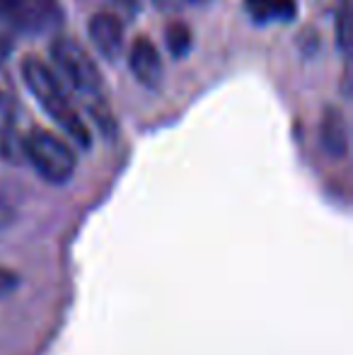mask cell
Returning a JSON list of instances; mask_svg holds the SVG:
<instances>
[{
	"label": "cell",
	"mask_w": 353,
	"mask_h": 355,
	"mask_svg": "<svg viewBox=\"0 0 353 355\" xmlns=\"http://www.w3.org/2000/svg\"><path fill=\"white\" fill-rule=\"evenodd\" d=\"M22 78H24V83H27L29 92L34 94V99L44 107V112H46L73 141L80 145V148H89L92 138H89L85 121H83L80 114L76 112V107L71 104L68 94L63 92L56 75L49 71L39 58L29 56L22 61Z\"/></svg>",
	"instance_id": "6da1fadb"
},
{
	"label": "cell",
	"mask_w": 353,
	"mask_h": 355,
	"mask_svg": "<svg viewBox=\"0 0 353 355\" xmlns=\"http://www.w3.org/2000/svg\"><path fill=\"white\" fill-rule=\"evenodd\" d=\"M22 153L37 174L49 184H66L76 174L78 157L71 145L51 131H29L22 141Z\"/></svg>",
	"instance_id": "7a4b0ae2"
},
{
	"label": "cell",
	"mask_w": 353,
	"mask_h": 355,
	"mask_svg": "<svg viewBox=\"0 0 353 355\" xmlns=\"http://www.w3.org/2000/svg\"><path fill=\"white\" fill-rule=\"evenodd\" d=\"M51 56L78 92L102 94L104 83H102V75H99L97 63H94V58L89 56L76 39L58 37L51 44Z\"/></svg>",
	"instance_id": "3957f363"
},
{
	"label": "cell",
	"mask_w": 353,
	"mask_h": 355,
	"mask_svg": "<svg viewBox=\"0 0 353 355\" xmlns=\"http://www.w3.org/2000/svg\"><path fill=\"white\" fill-rule=\"evenodd\" d=\"M0 19L27 34H44L61 27L63 10L56 0H0Z\"/></svg>",
	"instance_id": "277c9868"
},
{
	"label": "cell",
	"mask_w": 353,
	"mask_h": 355,
	"mask_svg": "<svg viewBox=\"0 0 353 355\" xmlns=\"http://www.w3.org/2000/svg\"><path fill=\"white\" fill-rule=\"evenodd\" d=\"M89 39L107 61H117L123 51V24L117 15L97 12L89 19Z\"/></svg>",
	"instance_id": "5b68a950"
},
{
	"label": "cell",
	"mask_w": 353,
	"mask_h": 355,
	"mask_svg": "<svg viewBox=\"0 0 353 355\" xmlns=\"http://www.w3.org/2000/svg\"><path fill=\"white\" fill-rule=\"evenodd\" d=\"M128 66H131L133 75L141 85L155 89L162 83V61L157 53L155 44L148 37H138L128 53Z\"/></svg>",
	"instance_id": "8992f818"
},
{
	"label": "cell",
	"mask_w": 353,
	"mask_h": 355,
	"mask_svg": "<svg viewBox=\"0 0 353 355\" xmlns=\"http://www.w3.org/2000/svg\"><path fill=\"white\" fill-rule=\"evenodd\" d=\"M320 138L327 155H332L336 159L346 157V153H349V126H346L344 114L336 107H329L325 112V116H322Z\"/></svg>",
	"instance_id": "52a82bcc"
},
{
	"label": "cell",
	"mask_w": 353,
	"mask_h": 355,
	"mask_svg": "<svg viewBox=\"0 0 353 355\" xmlns=\"http://www.w3.org/2000/svg\"><path fill=\"white\" fill-rule=\"evenodd\" d=\"M247 12L259 24L266 22H288L298 10L295 0H245Z\"/></svg>",
	"instance_id": "ba28073f"
},
{
	"label": "cell",
	"mask_w": 353,
	"mask_h": 355,
	"mask_svg": "<svg viewBox=\"0 0 353 355\" xmlns=\"http://www.w3.org/2000/svg\"><path fill=\"white\" fill-rule=\"evenodd\" d=\"M165 42L172 56H184L191 49V29L184 22H172L165 29Z\"/></svg>",
	"instance_id": "9c48e42d"
},
{
	"label": "cell",
	"mask_w": 353,
	"mask_h": 355,
	"mask_svg": "<svg viewBox=\"0 0 353 355\" xmlns=\"http://www.w3.org/2000/svg\"><path fill=\"white\" fill-rule=\"evenodd\" d=\"M336 34H339V46L344 53L351 51V10L349 5L339 10L336 15Z\"/></svg>",
	"instance_id": "30bf717a"
},
{
	"label": "cell",
	"mask_w": 353,
	"mask_h": 355,
	"mask_svg": "<svg viewBox=\"0 0 353 355\" xmlns=\"http://www.w3.org/2000/svg\"><path fill=\"white\" fill-rule=\"evenodd\" d=\"M19 285V278L15 271H10V268H5L3 263H0V295H8L12 293L15 288Z\"/></svg>",
	"instance_id": "8fae6325"
},
{
	"label": "cell",
	"mask_w": 353,
	"mask_h": 355,
	"mask_svg": "<svg viewBox=\"0 0 353 355\" xmlns=\"http://www.w3.org/2000/svg\"><path fill=\"white\" fill-rule=\"evenodd\" d=\"M15 215H17V213H15L12 203H10L3 193H0V227H8V225H12Z\"/></svg>",
	"instance_id": "7c38bea8"
},
{
	"label": "cell",
	"mask_w": 353,
	"mask_h": 355,
	"mask_svg": "<svg viewBox=\"0 0 353 355\" xmlns=\"http://www.w3.org/2000/svg\"><path fill=\"white\" fill-rule=\"evenodd\" d=\"M201 3H208V0H155V5H160V8H179V5H201Z\"/></svg>",
	"instance_id": "4fadbf2b"
},
{
	"label": "cell",
	"mask_w": 353,
	"mask_h": 355,
	"mask_svg": "<svg viewBox=\"0 0 353 355\" xmlns=\"http://www.w3.org/2000/svg\"><path fill=\"white\" fill-rule=\"evenodd\" d=\"M117 8H121L123 12H128V15H133V12H138V0H112Z\"/></svg>",
	"instance_id": "5bb4252c"
},
{
	"label": "cell",
	"mask_w": 353,
	"mask_h": 355,
	"mask_svg": "<svg viewBox=\"0 0 353 355\" xmlns=\"http://www.w3.org/2000/svg\"><path fill=\"white\" fill-rule=\"evenodd\" d=\"M322 5H325L327 10H334V12H339L341 8H346V5H349V0H322Z\"/></svg>",
	"instance_id": "9a60e30c"
}]
</instances>
